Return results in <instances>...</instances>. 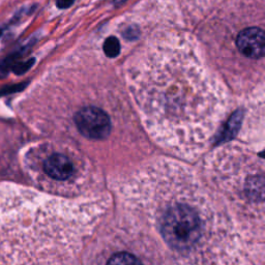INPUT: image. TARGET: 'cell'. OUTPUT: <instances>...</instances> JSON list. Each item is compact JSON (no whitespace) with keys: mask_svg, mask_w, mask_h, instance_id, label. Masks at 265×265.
<instances>
[{"mask_svg":"<svg viewBox=\"0 0 265 265\" xmlns=\"http://www.w3.org/2000/svg\"><path fill=\"white\" fill-rule=\"evenodd\" d=\"M121 216L148 236L168 265H256L255 243L222 199L191 171L161 165L119 192Z\"/></svg>","mask_w":265,"mask_h":265,"instance_id":"6da1fadb","label":"cell"},{"mask_svg":"<svg viewBox=\"0 0 265 265\" xmlns=\"http://www.w3.org/2000/svg\"><path fill=\"white\" fill-rule=\"evenodd\" d=\"M85 265H167L155 244L125 222L110 223L88 246Z\"/></svg>","mask_w":265,"mask_h":265,"instance_id":"7a4b0ae2","label":"cell"},{"mask_svg":"<svg viewBox=\"0 0 265 265\" xmlns=\"http://www.w3.org/2000/svg\"><path fill=\"white\" fill-rule=\"evenodd\" d=\"M74 119L78 130L86 138L102 140L111 132V120L108 114L99 108L85 107L76 113Z\"/></svg>","mask_w":265,"mask_h":265,"instance_id":"3957f363","label":"cell"},{"mask_svg":"<svg viewBox=\"0 0 265 265\" xmlns=\"http://www.w3.org/2000/svg\"><path fill=\"white\" fill-rule=\"evenodd\" d=\"M44 171L49 178L57 182H75L76 168L73 161L62 153H53L44 162Z\"/></svg>","mask_w":265,"mask_h":265,"instance_id":"277c9868","label":"cell"},{"mask_svg":"<svg viewBox=\"0 0 265 265\" xmlns=\"http://www.w3.org/2000/svg\"><path fill=\"white\" fill-rule=\"evenodd\" d=\"M237 49L246 57L259 59L265 53V35L258 27H250L242 30L236 39Z\"/></svg>","mask_w":265,"mask_h":265,"instance_id":"5b68a950","label":"cell"},{"mask_svg":"<svg viewBox=\"0 0 265 265\" xmlns=\"http://www.w3.org/2000/svg\"><path fill=\"white\" fill-rule=\"evenodd\" d=\"M28 49H29V45H26L21 49L15 51L14 53L10 54L6 58L0 60V79H4L9 75L10 72H12V68L14 66V64L18 62L20 58H22L25 55Z\"/></svg>","mask_w":265,"mask_h":265,"instance_id":"8992f818","label":"cell"},{"mask_svg":"<svg viewBox=\"0 0 265 265\" xmlns=\"http://www.w3.org/2000/svg\"><path fill=\"white\" fill-rule=\"evenodd\" d=\"M242 118H243V114L241 112H236L233 116L231 117V119L228 121L226 128L221 136V141H228L236 135V132L238 131V129L241 127Z\"/></svg>","mask_w":265,"mask_h":265,"instance_id":"52a82bcc","label":"cell"},{"mask_svg":"<svg viewBox=\"0 0 265 265\" xmlns=\"http://www.w3.org/2000/svg\"><path fill=\"white\" fill-rule=\"evenodd\" d=\"M103 48L105 54L110 58H114L120 53V43L115 37L108 38L105 41Z\"/></svg>","mask_w":265,"mask_h":265,"instance_id":"ba28073f","label":"cell"},{"mask_svg":"<svg viewBox=\"0 0 265 265\" xmlns=\"http://www.w3.org/2000/svg\"><path fill=\"white\" fill-rule=\"evenodd\" d=\"M35 61H36L35 58H30V59H27L25 61L19 60L18 62H16L14 64V66L12 68V72L17 76L24 75L25 73H27L32 68L33 64H35Z\"/></svg>","mask_w":265,"mask_h":265,"instance_id":"9c48e42d","label":"cell"},{"mask_svg":"<svg viewBox=\"0 0 265 265\" xmlns=\"http://www.w3.org/2000/svg\"><path fill=\"white\" fill-rule=\"evenodd\" d=\"M29 82H21V83H17V84H11V85H5L2 88H0V96H5V95H9L12 93H17L20 92L22 90H24Z\"/></svg>","mask_w":265,"mask_h":265,"instance_id":"30bf717a","label":"cell"},{"mask_svg":"<svg viewBox=\"0 0 265 265\" xmlns=\"http://www.w3.org/2000/svg\"><path fill=\"white\" fill-rule=\"evenodd\" d=\"M74 3H75V0H57L56 5L59 9L64 10V9L70 8Z\"/></svg>","mask_w":265,"mask_h":265,"instance_id":"8fae6325","label":"cell"},{"mask_svg":"<svg viewBox=\"0 0 265 265\" xmlns=\"http://www.w3.org/2000/svg\"><path fill=\"white\" fill-rule=\"evenodd\" d=\"M3 33H4V30L0 29V39H2V37H3Z\"/></svg>","mask_w":265,"mask_h":265,"instance_id":"7c38bea8","label":"cell"}]
</instances>
